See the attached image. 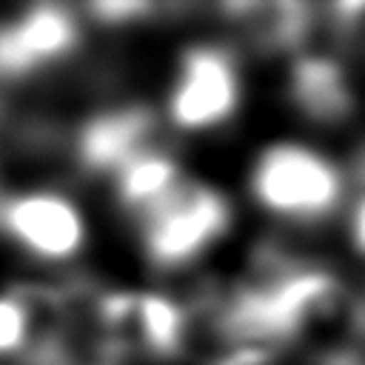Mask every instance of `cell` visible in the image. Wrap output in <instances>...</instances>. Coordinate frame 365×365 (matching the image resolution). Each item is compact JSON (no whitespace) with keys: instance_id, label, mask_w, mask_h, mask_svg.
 Here are the masks:
<instances>
[{"instance_id":"cell-1","label":"cell","mask_w":365,"mask_h":365,"mask_svg":"<svg viewBox=\"0 0 365 365\" xmlns=\"http://www.w3.org/2000/svg\"><path fill=\"white\" fill-rule=\"evenodd\" d=\"M342 191L339 168L322 151L302 143H274L259 151L251 168L254 200L282 220H322L339 205Z\"/></svg>"},{"instance_id":"cell-2","label":"cell","mask_w":365,"mask_h":365,"mask_svg":"<svg viewBox=\"0 0 365 365\" xmlns=\"http://www.w3.org/2000/svg\"><path fill=\"white\" fill-rule=\"evenodd\" d=\"M228 222V200L217 188L182 177L143 214V245L157 268H180L214 245Z\"/></svg>"},{"instance_id":"cell-3","label":"cell","mask_w":365,"mask_h":365,"mask_svg":"<svg viewBox=\"0 0 365 365\" xmlns=\"http://www.w3.org/2000/svg\"><path fill=\"white\" fill-rule=\"evenodd\" d=\"M100 336L114 356H174L182 348L188 317L171 297L151 291L100 294L94 305Z\"/></svg>"},{"instance_id":"cell-4","label":"cell","mask_w":365,"mask_h":365,"mask_svg":"<svg viewBox=\"0 0 365 365\" xmlns=\"http://www.w3.org/2000/svg\"><path fill=\"white\" fill-rule=\"evenodd\" d=\"M240 71L228 48L200 43L180 57V68L168 97L171 120L185 131L220 125L237 111Z\"/></svg>"},{"instance_id":"cell-5","label":"cell","mask_w":365,"mask_h":365,"mask_svg":"<svg viewBox=\"0 0 365 365\" xmlns=\"http://www.w3.org/2000/svg\"><path fill=\"white\" fill-rule=\"evenodd\" d=\"M0 231L26 254L63 262L86 242L80 208L57 191H23L0 197Z\"/></svg>"},{"instance_id":"cell-6","label":"cell","mask_w":365,"mask_h":365,"mask_svg":"<svg viewBox=\"0 0 365 365\" xmlns=\"http://www.w3.org/2000/svg\"><path fill=\"white\" fill-rule=\"evenodd\" d=\"M80 29L63 6H31L0 26V77H26L77 46Z\"/></svg>"},{"instance_id":"cell-7","label":"cell","mask_w":365,"mask_h":365,"mask_svg":"<svg viewBox=\"0 0 365 365\" xmlns=\"http://www.w3.org/2000/svg\"><path fill=\"white\" fill-rule=\"evenodd\" d=\"M160 145L154 114L143 106H120L94 114L77 134V163L91 174H117L137 154Z\"/></svg>"},{"instance_id":"cell-8","label":"cell","mask_w":365,"mask_h":365,"mask_svg":"<svg viewBox=\"0 0 365 365\" xmlns=\"http://www.w3.org/2000/svg\"><path fill=\"white\" fill-rule=\"evenodd\" d=\"M288 97L311 123L334 125L351 117L356 91L345 63L328 51H302L288 71Z\"/></svg>"},{"instance_id":"cell-9","label":"cell","mask_w":365,"mask_h":365,"mask_svg":"<svg viewBox=\"0 0 365 365\" xmlns=\"http://www.w3.org/2000/svg\"><path fill=\"white\" fill-rule=\"evenodd\" d=\"M180 180H182V174H180L177 160L163 145H154V148L137 154L134 160H128L114 174V191H117V200L128 211H137L143 217Z\"/></svg>"},{"instance_id":"cell-10","label":"cell","mask_w":365,"mask_h":365,"mask_svg":"<svg viewBox=\"0 0 365 365\" xmlns=\"http://www.w3.org/2000/svg\"><path fill=\"white\" fill-rule=\"evenodd\" d=\"M220 365H277V359L271 356V351H265L259 345H242V348L231 351Z\"/></svg>"},{"instance_id":"cell-11","label":"cell","mask_w":365,"mask_h":365,"mask_svg":"<svg viewBox=\"0 0 365 365\" xmlns=\"http://www.w3.org/2000/svg\"><path fill=\"white\" fill-rule=\"evenodd\" d=\"M91 11H94L100 20L120 23V20H128V17L145 14V11H148V6H145V3H106V6H91Z\"/></svg>"},{"instance_id":"cell-12","label":"cell","mask_w":365,"mask_h":365,"mask_svg":"<svg viewBox=\"0 0 365 365\" xmlns=\"http://www.w3.org/2000/svg\"><path fill=\"white\" fill-rule=\"evenodd\" d=\"M351 242L365 257V182H362V191H359V197L351 208Z\"/></svg>"}]
</instances>
